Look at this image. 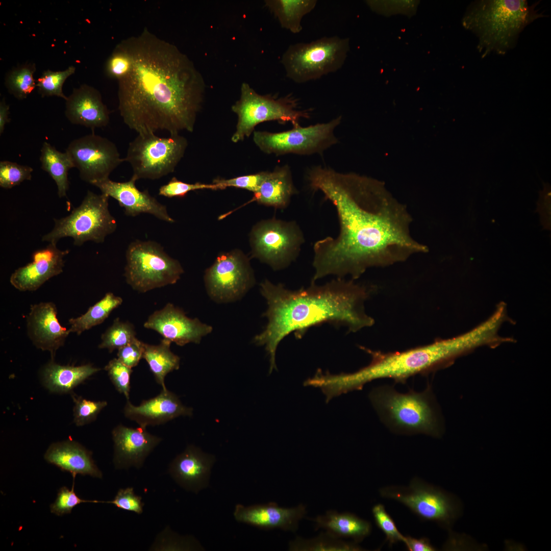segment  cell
I'll return each mask as SVG.
<instances>
[{"label":"cell","mask_w":551,"mask_h":551,"mask_svg":"<svg viewBox=\"0 0 551 551\" xmlns=\"http://www.w3.org/2000/svg\"><path fill=\"white\" fill-rule=\"evenodd\" d=\"M187 146V140L180 134L161 137L138 134L129 143L124 161L131 166L135 180L159 179L174 171Z\"/></svg>","instance_id":"cell-11"},{"label":"cell","mask_w":551,"mask_h":551,"mask_svg":"<svg viewBox=\"0 0 551 551\" xmlns=\"http://www.w3.org/2000/svg\"><path fill=\"white\" fill-rule=\"evenodd\" d=\"M65 115L74 124L94 130L107 126L109 112L99 92L87 85L74 89L66 100Z\"/></svg>","instance_id":"cell-25"},{"label":"cell","mask_w":551,"mask_h":551,"mask_svg":"<svg viewBox=\"0 0 551 551\" xmlns=\"http://www.w3.org/2000/svg\"><path fill=\"white\" fill-rule=\"evenodd\" d=\"M68 253V250H60L56 244L52 243L35 251L32 255V262L17 268L11 275V284L20 291L37 290L46 281L63 271L64 258Z\"/></svg>","instance_id":"cell-19"},{"label":"cell","mask_w":551,"mask_h":551,"mask_svg":"<svg viewBox=\"0 0 551 551\" xmlns=\"http://www.w3.org/2000/svg\"><path fill=\"white\" fill-rule=\"evenodd\" d=\"M192 411L167 389H162L158 395L143 400L138 406L127 400L123 409L126 418L143 428L163 424L180 416H191Z\"/></svg>","instance_id":"cell-22"},{"label":"cell","mask_w":551,"mask_h":551,"mask_svg":"<svg viewBox=\"0 0 551 551\" xmlns=\"http://www.w3.org/2000/svg\"><path fill=\"white\" fill-rule=\"evenodd\" d=\"M75 70V67L70 66L63 71H44L37 80L38 92L42 97L56 96L66 101L67 97L63 93L62 87L65 80L73 74Z\"/></svg>","instance_id":"cell-37"},{"label":"cell","mask_w":551,"mask_h":551,"mask_svg":"<svg viewBox=\"0 0 551 551\" xmlns=\"http://www.w3.org/2000/svg\"><path fill=\"white\" fill-rule=\"evenodd\" d=\"M103 503L96 500H88L80 498L74 491V481L72 489L61 487L57 494L55 502L50 505L51 512L58 516L70 513L72 509L82 503Z\"/></svg>","instance_id":"cell-44"},{"label":"cell","mask_w":551,"mask_h":551,"mask_svg":"<svg viewBox=\"0 0 551 551\" xmlns=\"http://www.w3.org/2000/svg\"><path fill=\"white\" fill-rule=\"evenodd\" d=\"M290 167L287 165L277 166L272 171H266L253 201L258 204L277 209H285L291 197L297 194Z\"/></svg>","instance_id":"cell-27"},{"label":"cell","mask_w":551,"mask_h":551,"mask_svg":"<svg viewBox=\"0 0 551 551\" xmlns=\"http://www.w3.org/2000/svg\"><path fill=\"white\" fill-rule=\"evenodd\" d=\"M298 106L297 99L292 96L278 97L259 94L248 84L242 83L240 98L232 106L238 117L232 142L237 143L249 137L255 127L263 122L277 121L291 122L293 127L299 125L301 119L310 117V110H301Z\"/></svg>","instance_id":"cell-8"},{"label":"cell","mask_w":551,"mask_h":551,"mask_svg":"<svg viewBox=\"0 0 551 551\" xmlns=\"http://www.w3.org/2000/svg\"><path fill=\"white\" fill-rule=\"evenodd\" d=\"M57 309L52 302L32 305L26 317L27 334L37 348L50 353L54 360L57 350L63 346L71 333L63 327L57 318Z\"/></svg>","instance_id":"cell-18"},{"label":"cell","mask_w":551,"mask_h":551,"mask_svg":"<svg viewBox=\"0 0 551 551\" xmlns=\"http://www.w3.org/2000/svg\"><path fill=\"white\" fill-rule=\"evenodd\" d=\"M73 397V421L77 426H83L95 420L100 412L107 405L106 401H93L81 397Z\"/></svg>","instance_id":"cell-39"},{"label":"cell","mask_w":551,"mask_h":551,"mask_svg":"<svg viewBox=\"0 0 551 551\" xmlns=\"http://www.w3.org/2000/svg\"><path fill=\"white\" fill-rule=\"evenodd\" d=\"M171 342L163 338L158 345L144 343L143 358L147 362L156 382L162 389H167L165 378L167 374L180 367V357L170 350Z\"/></svg>","instance_id":"cell-32"},{"label":"cell","mask_w":551,"mask_h":551,"mask_svg":"<svg viewBox=\"0 0 551 551\" xmlns=\"http://www.w3.org/2000/svg\"><path fill=\"white\" fill-rule=\"evenodd\" d=\"M307 179L313 190L321 191L334 206L340 227L337 237L314 243L311 282L330 275L355 281L371 267L428 252L411 234L412 218L406 206L382 182L322 166L311 167Z\"/></svg>","instance_id":"cell-1"},{"label":"cell","mask_w":551,"mask_h":551,"mask_svg":"<svg viewBox=\"0 0 551 551\" xmlns=\"http://www.w3.org/2000/svg\"><path fill=\"white\" fill-rule=\"evenodd\" d=\"M65 152L78 169L80 178L93 185L108 179L124 162L113 142L94 133L72 140Z\"/></svg>","instance_id":"cell-16"},{"label":"cell","mask_w":551,"mask_h":551,"mask_svg":"<svg viewBox=\"0 0 551 551\" xmlns=\"http://www.w3.org/2000/svg\"><path fill=\"white\" fill-rule=\"evenodd\" d=\"M112 435L113 462L117 469L141 468L146 458L162 440L147 432L146 428H132L122 424L115 427Z\"/></svg>","instance_id":"cell-21"},{"label":"cell","mask_w":551,"mask_h":551,"mask_svg":"<svg viewBox=\"0 0 551 551\" xmlns=\"http://www.w3.org/2000/svg\"><path fill=\"white\" fill-rule=\"evenodd\" d=\"M308 519L315 522V530L322 528L337 538H350L357 543L371 532L369 521L348 512L340 513L330 510L323 515Z\"/></svg>","instance_id":"cell-29"},{"label":"cell","mask_w":551,"mask_h":551,"mask_svg":"<svg viewBox=\"0 0 551 551\" xmlns=\"http://www.w3.org/2000/svg\"><path fill=\"white\" fill-rule=\"evenodd\" d=\"M348 50V39L323 37L290 45L283 55L281 63L289 79L304 83L339 70Z\"/></svg>","instance_id":"cell-7"},{"label":"cell","mask_w":551,"mask_h":551,"mask_svg":"<svg viewBox=\"0 0 551 551\" xmlns=\"http://www.w3.org/2000/svg\"><path fill=\"white\" fill-rule=\"evenodd\" d=\"M341 120V117L338 116L328 122L306 127L298 125L289 130L277 133L254 131L253 141L267 154H321L338 142L334 131Z\"/></svg>","instance_id":"cell-14"},{"label":"cell","mask_w":551,"mask_h":551,"mask_svg":"<svg viewBox=\"0 0 551 551\" xmlns=\"http://www.w3.org/2000/svg\"><path fill=\"white\" fill-rule=\"evenodd\" d=\"M405 537L404 543L407 548L410 551H435L437 550L431 543L430 540L425 537L417 539L410 536Z\"/></svg>","instance_id":"cell-48"},{"label":"cell","mask_w":551,"mask_h":551,"mask_svg":"<svg viewBox=\"0 0 551 551\" xmlns=\"http://www.w3.org/2000/svg\"><path fill=\"white\" fill-rule=\"evenodd\" d=\"M136 181L132 178L122 182L113 181L108 178L93 185L99 188L102 193L116 199L124 209L127 216L134 217L147 213L161 220L174 222L168 214L166 207L152 196L147 190L138 189L135 185Z\"/></svg>","instance_id":"cell-20"},{"label":"cell","mask_w":551,"mask_h":551,"mask_svg":"<svg viewBox=\"0 0 551 551\" xmlns=\"http://www.w3.org/2000/svg\"><path fill=\"white\" fill-rule=\"evenodd\" d=\"M249 242L252 257L278 270L286 268L296 259L305 238L295 221L274 217L256 224L250 233Z\"/></svg>","instance_id":"cell-13"},{"label":"cell","mask_w":551,"mask_h":551,"mask_svg":"<svg viewBox=\"0 0 551 551\" xmlns=\"http://www.w3.org/2000/svg\"><path fill=\"white\" fill-rule=\"evenodd\" d=\"M101 370L91 364L76 366L61 365L51 360L42 370V380L52 392L68 393Z\"/></svg>","instance_id":"cell-28"},{"label":"cell","mask_w":551,"mask_h":551,"mask_svg":"<svg viewBox=\"0 0 551 551\" xmlns=\"http://www.w3.org/2000/svg\"><path fill=\"white\" fill-rule=\"evenodd\" d=\"M40 161L41 168L47 172L55 182L58 194L61 198L66 196L69 188L68 172L74 167L72 161L67 152L58 151L47 142L43 143L41 148Z\"/></svg>","instance_id":"cell-31"},{"label":"cell","mask_w":551,"mask_h":551,"mask_svg":"<svg viewBox=\"0 0 551 551\" xmlns=\"http://www.w3.org/2000/svg\"><path fill=\"white\" fill-rule=\"evenodd\" d=\"M126 257L124 275L126 282L140 292L174 284L184 273L179 261L169 256L160 244L153 241L132 242Z\"/></svg>","instance_id":"cell-10"},{"label":"cell","mask_w":551,"mask_h":551,"mask_svg":"<svg viewBox=\"0 0 551 551\" xmlns=\"http://www.w3.org/2000/svg\"><path fill=\"white\" fill-rule=\"evenodd\" d=\"M33 169L27 165L2 161L0 162V186L10 189L26 180H31Z\"/></svg>","instance_id":"cell-38"},{"label":"cell","mask_w":551,"mask_h":551,"mask_svg":"<svg viewBox=\"0 0 551 551\" xmlns=\"http://www.w3.org/2000/svg\"><path fill=\"white\" fill-rule=\"evenodd\" d=\"M372 291L370 286L344 278L321 285L311 282L309 287L295 290L268 280L262 282L260 291L267 304L263 314L267 323L254 342L265 347L269 357V373L277 369L279 344L291 333L300 339L311 327L324 323L346 327L350 332L372 326L374 320L364 308Z\"/></svg>","instance_id":"cell-3"},{"label":"cell","mask_w":551,"mask_h":551,"mask_svg":"<svg viewBox=\"0 0 551 551\" xmlns=\"http://www.w3.org/2000/svg\"><path fill=\"white\" fill-rule=\"evenodd\" d=\"M203 189L218 190L219 188L217 185L214 183L205 184L196 182L190 184L173 177L167 184L160 187L159 189V195L168 198L183 197L190 191Z\"/></svg>","instance_id":"cell-43"},{"label":"cell","mask_w":551,"mask_h":551,"mask_svg":"<svg viewBox=\"0 0 551 551\" xmlns=\"http://www.w3.org/2000/svg\"><path fill=\"white\" fill-rule=\"evenodd\" d=\"M289 549L292 551L365 550L357 543L342 541L327 531L310 539L297 537L295 540L289 542Z\"/></svg>","instance_id":"cell-34"},{"label":"cell","mask_w":551,"mask_h":551,"mask_svg":"<svg viewBox=\"0 0 551 551\" xmlns=\"http://www.w3.org/2000/svg\"><path fill=\"white\" fill-rule=\"evenodd\" d=\"M131 58L121 43L117 44L106 64V72L109 77L118 80L130 70Z\"/></svg>","instance_id":"cell-42"},{"label":"cell","mask_w":551,"mask_h":551,"mask_svg":"<svg viewBox=\"0 0 551 551\" xmlns=\"http://www.w3.org/2000/svg\"><path fill=\"white\" fill-rule=\"evenodd\" d=\"M380 495L404 505L420 519L450 527L459 516V501L451 494L415 477L407 486L381 488Z\"/></svg>","instance_id":"cell-12"},{"label":"cell","mask_w":551,"mask_h":551,"mask_svg":"<svg viewBox=\"0 0 551 551\" xmlns=\"http://www.w3.org/2000/svg\"><path fill=\"white\" fill-rule=\"evenodd\" d=\"M215 458L199 448L189 445L178 455L169 467L173 479L185 490L197 493L206 488Z\"/></svg>","instance_id":"cell-24"},{"label":"cell","mask_w":551,"mask_h":551,"mask_svg":"<svg viewBox=\"0 0 551 551\" xmlns=\"http://www.w3.org/2000/svg\"><path fill=\"white\" fill-rule=\"evenodd\" d=\"M122 299L112 292L107 293L96 304L90 307L86 313L76 318L69 319L71 333L78 335L92 327L102 323L109 316L112 311L119 306Z\"/></svg>","instance_id":"cell-33"},{"label":"cell","mask_w":551,"mask_h":551,"mask_svg":"<svg viewBox=\"0 0 551 551\" xmlns=\"http://www.w3.org/2000/svg\"><path fill=\"white\" fill-rule=\"evenodd\" d=\"M120 43L132 60L129 71L118 80L124 123L138 134L192 132L206 90L192 61L147 28Z\"/></svg>","instance_id":"cell-2"},{"label":"cell","mask_w":551,"mask_h":551,"mask_svg":"<svg viewBox=\"0 0 551 551\" xmlns=\"http://www.w3.org/2000/svg\"><path fill=\"white\" fill-rule=\"evenodd\" d=\"M204 279L208 295L220 303L239 299L255 283L249 259L238 249L219 254Z\"/></svg>","instance_id":"cell-15"},{"label":"cell","mask_w":551,"mask_h":551,"mask_svg":"<svg viewBox=\"0 0 551 551\" xmlns=\"http://www.w3.org/2000/svg\"><path fill=\"white\" fill-rule=\"evenodd\" d=\"M144 327L156 331L180 346L191 342L199 343L202 338L212 331L211 326L196 318L188 317L183 311L171 303L151 314Z\"/></svg>","instance_id":"cell-17"},{"label":"cell","mask_w":551,"mask_h":551,"mask_svg":"<svg viewBox=\"0 0 551 551\" xmlns=\"http://www.w3.org/2000/svg\"><path fill=\"white\" fill-rule=\"evenodd\" d=\"M104 503L113 504L118 509L138 514L143 512L144 503L142 502V497L135 493L133 487L120 489L112 500L103 502Z\"/></svg>","instance_id":"cell-46"},{"label":"cell","mask_w":551,"mask_h":551,"mask_svg":"<svg viewBox=\"0 0 551 551\" xmlns=\"http://www.w3.org/2000/svg\"><path fill=\"white\" fill-rule=\"evenodd\" d=\"M105 369L116 390L123 394L127 400L129 399L132 368L124 365L118 358H114L106 365Z\"/></svg>","instance_id":"cell-40"},{"label":"cell","mask_w":551,"mask_h":551,"mask_svg":"<svg viewBox=\"0 0 551 551\" xmlns=\"http://www.w3.org/2000/svg\"><path fill=\"white\" fill-rule=\"evenodd\" d=\"M35 69V64L28 63L11 70L5 83L9 93L19 99L26 98L36 86L33 78Z\"/></svg>","instance_id":"cell-35"},{"label":"cell","mask_w":551,"mask_h":551,"mask_svg":"<svg viewBox=\"0 0 551 551\" xmlns=\"http://www.w3.org/2000/svg\"><path fill=\"white\" fill-rule=\"evenodd\" d=\"M481 337L474 330L447 339L400 352L384 353L360 346L371 357L366 366L352 373L331 374L329 385L336 396L361 390L379 379L389 378L405 383L410 377L425 373L451 363L460 356L480 347Z\"/></svg>","instance_id":"cell-4"},{"label":"cell","mask_w":551,"mask_h":551,"mask_svg":"<svg viewBox=\"0 0 551 551\" xmlns=\"http://www.w3.org/2000/svg\"><path fill=\"white\" fill-rule=\"evenodd\" d=\"M266 171L239 176L229 179H216L213 183L218 186L219 189H224L227 187H235L246 189L256 193L261 184Z\"/></svg>","instance_id":"cell-45"},{"label":"cell","mask_w":551,"mask_h":551,"mask_svg":"<svg viewBox=\"0 0 551 551\" xmlns=\"http://www.w3.org/2000/svg\"><path fill=\"white\" fill-rule=\"evenodd\" d=\"M136 332L133 325L116 318L112 324L101 336L99 348L107 349L110 353L127 345L135 340Z\"/></svg>","instance_id":"cell-36"},{"label":"cell","mask_w":551,"mask_h":551,"mask_svg":"<svg viewBox=\"0 0 551 551\" xmlns=\"http://www.w3.org/2000/svg\"><path fill=\"white\" fill-rule=\"evenodd\" d=\"M537 7L538 3L524 0L475 1L467 8L462 23L476 36L483 57L505 55L516 45L527 26L545 17Z\"/></svg>","instance_id":"cell-5"},{"label":"cell","mask_w":551,"mask_h":551,"mask_svg":"<svg viewBox=\"0 0 551 551\" xmlns=\"http://www.w3.org/2000/svg\"><path fill=\"white\" fill-rule=\"evenodd\" d=\"M45 460L62 470L77 474L102 478V473L95 464L90 451L79 443L67 440L52 444L44 454Z\"/></svg>","instance_id":"cell-26"},{"label":"cell","mask_w":551,"mask_h":551,"mask_svg":"<svg viewBox=\"0 0 551 551\" xmlns=\"http://www.w3.org/2000/svg\"><path fill=\"white\" fill-rule=\"evenodd\" d=\"M305 506L300 504L294 508L280 507L274 503L248 507L236 506L235 519L263 529H280L295 532L299 521L305 516Z\"/></svg>","instance_id":"cell-23"},{"label":"cell","mask_w":551,"mask_h":551,"mask_svg":"<svg viewBox=\"0 0 551 551\" xmlns=\"http://www.w3.org/2000/svg\"><path fill=\"white\" fill-rule=\"evenodd\" d=\"M369 398L381 421L400 434H424L439 437L441 427L431 389L421 392L397 391L392 386L373 388Z\"/></svg>","instance_id":"cell-6"},{"label":"cell","mask_w":551,"mask_h":551,"mask_svg":"<svg viewBox=\"0 0 551 551\" xmlns=\"http://www.w3.org/2000/svg\"><path fill=\"white\" fill-rule=\"evenodd\" d=\"M109 198L88 190L81 205L69 215L54 219L53 229L42 240L57 244L60 239L70 237L76 246L88 241L103 243L117 228L116 220L109 210Z\"/></svg>","instance_id":"cell-9"},{"label":"cell","mask_w":551,"mask_h":551,"mask_svg":"<svg viewBox=\"0 0 551 551\" xmlns=\"http://www.w3.org/2000/svg\"><path fill=\"white\" fill-rule=\"evenodd\" d=\"M9 114V106L5 101L3 99L0 103V134H2L4 130L6 124L10 122L8 115Z\"/></svg>","instance_id":"cell-49"},{"label":"cell","mask_w":551,"mask_h":551,"mask_svg":"<svg viewBox=\"0 0 551 551\" xmlns=\"http://www.w3.org/2000/svg\"><path fill=\"white\" fill-rule=\"evenodd\" d=\"M372 513L377 525L384 533L390 545L398 542L404 543L405 536L398 531L384 505L381 504L374 505L372 509Z\"/></svg>","instance_id":"cell-41"},{"label":"cell","mask_w":551,"mask_h":551,"mask_svg":"<svg viewBox=\"0 0 551 551\" xmlns=\"http://www.w3.org/2000/svg\"><path fill=\"white\" fill-rule=\"evenodd\" d=\"M317 2L316 0H268L265 1V3L283 28L297 34L303 29V17L314 9Z\"/></svg>","instance_id":"cell-30"},{"label":"cell","mask_w":551,"mask_h":551,"mask_svg":"<svg viewBox=\"0 0 551 551\" xmlns=\"http://www.w3.org/2000/svg\"><path fill=\"white\" fill-rule=\"evenodd\" d=\"M144 343L137 338L118 349L117 358L122 363L132 368L143 358Z\"/></svg>","instance_id":"cell-47"}]
</instances>
